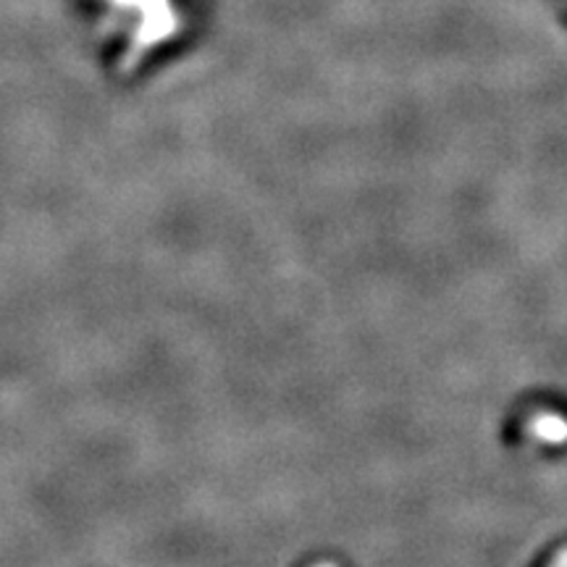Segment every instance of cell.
Returning <instances> with one entry per match:
<instances>
[{
  "label": "cell",
  "instance_id": "cell-1",
  "mask_svg": "<svg viewBox=\"0 0 567 567\" xmlns=\"http://www.w3.org/2000/svg\"><path fill=\"white\" fill-rule=\"evenodd\" d=\"M109 6V32H116L118 24L126 17L124 34V55L122 71H134L145 55H151L155 48L172 40L179 30V13H176L172 0H101Z\"/></svg>",
  "mask_w": 567,
  "mask_h": 567
}]
</instances>
